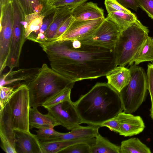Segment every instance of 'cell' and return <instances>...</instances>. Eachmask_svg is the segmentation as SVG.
<instances>
[{
  "label": "cell",
  "mask_w": 153,
  "mask_h": 153,
  "mask_svg": "<svg viewBox=\"0 0 153 153\" xmlns=\"http://www.w3.org/2000/svg\"><path fill=\"white\" fill-rule=\"evenodd\" d=\"M53 70L73 82L106 76L117 66L114 49L58 40L39 44Z\"/></svg>",
  "instance_id": "cell-1"
},
{
  "label": "cell",
  "mask_w": 153,
  "mask_h": 153,
  "mask_svg": "<svg viewBox=\"0 0 153 153\" xmlns=\"http://www.w3.org/2000/svg\"><path fill=\"white\" fill-rule=\"evenodd\" d=\"M82 123L99 126L123 111L119 92L106 82L97 83L74 102Z\"/></svg>",
  "instance_id": "cell-2"
},
{
  "label": "cell",
  "mask_w": 153,
  "mask_h": 153,
  "mask_svg": "<svg viewBox=\"0 0 153 153\" xmlns=\"http://www.w3.org/2000/svg\"><path fill=\"white\" fill-rule=\"evenodd\" d=\"M71 82L45 63L28 85L30 107L42 106L48 100L65 88L74 85Z\"/></svg>",
  "instance_id": "cell-3"
},
{
  "label": "cell",
  "mask_w": 153,
  "mask_h": 153,
  "mask_svg": "<svg viewBox=\"0 0 153 153\" xmlns=\"http://www.w3.org/2000/svg\"><path fill=\"white\" fill-rule=\"evenodd\" d=\"M148 27L138 19L121 31L114 48L117 65L128 64L148 36Z\"/></svg>",
  "instance_id": "cell-4"
},
{
  "label": "cell",
  "mask_w": 153,
  "mask_h": 153,
  "mask_svg": "<svg viewBox=\"0 0 153 153\" xmlns=\"http://www.w3.org/2000/svg\"><path fill=\"white\" fill-rule=\"evenodd\" d=\"M131 79L119 92L124 112L136 111L144 101L147 90L146 74L142 68L133 64L129 68Z\"/></svg>",
  "instance_id": "cell-5"
},
{
  "label": "cell",
  "mask_w": 153,
  "mask_h": 153,
  "mask_svg": "<svg viewBox=\"0 0 153 153\" xmlns=\"http://www.w3.org/2000/svg\"><path fill=\"white\" fill-rule=\"evenodd\" d=\"M8 103L14 130L30 131L29 118L30 107L28 86L22 85L15 89Z\"/></svg>",
  "instance_id": "cell-6"
},
{
  "label": "cell",
  "mask_w": 153,
  "mask_h": 153,
  "mask_svg": "<svg viewBox=\"0 0 153 153\" xmlns=\"http://www.w3.org/2000/svg\"><path fill=\"white\" fill-rule=\"evenodd\" d=\"M0 74L7 66L13 25V8L10 2L0 8Z\"/></svg>",
  "instance_id": "cell-7"
},
{
  "label": "cell",
  "mask_w": 153,
  "mask_h": 153,
  "mask_svg": "<svg viewBox=\"0 0 153 153\" xmlns=\"http://www.w3.org/2000/svg\"><path fill=\"white\" fill-rule=\"evenodd\" d=\"M121 32L116 24L106 18L93 33L79 40L86 44L113 49L116 46Z\"/></svg>",
  "instance_id": "cell-8"
},
{
  "label": "cell",
  "mask_w": 153,
  "mask_h": 153,
  "mask_svg": "<svg viewBox=\"0 0 153 153\" xmlns=\"http://www.w3.org/2000/svg\"><path fill=\"white\" fill-rule=\"evenodd\" d=\"M25 17L24 14L20 10H16L13 12L12 35L7 62V66L10 71L19 66L22 48L26 40L23 25Z\"/></svg>",
  "instance_id": "cell-9"
},
{
  "label": "cell",
  "mask_w": 153,
  "mask_h": 153,
  "mask_svg": "<svg viewBox=\"0 0 153 153\" xmlns=\"http://www.w3.org/2000/svg\"><path fill=\"white\" fill-rule=\"evenodd\" d=\"M59 124L71 130L82 123L80 117L74 102L67 100L46 109Z\"/></svg>",
  "instance_id": "cell-10"
},
{
  "label": "cell",
  "mask_w": 153,
  "mask_h": 153,
  "mask_svg": "<svg viewBox=\"0 0 153 153\" xmlns=\"http://www.w3.org/2000/svg\"><path fill=\"white\" fill-rule=\"evenodd\" d=\"M105 18L84 21L75 20L58 40H79L85 38L93 33Z\"/></svg>",
  "instance_id": "cell-11"
},
{
  "label": "cell",
  "mask_w": 153,
  "mask_h": 153,
  "mask_svg": "<svg viewBox=\"0 0 153 153\" xmlns=\"http://www.w3.org/2000/svg\"><path fill=\"white\" fill-rule=\"evenodd\" d=\"M39 68L35 67L10 71L1 75L0 86H10L16 89L22 85L28 86L37 76Z\"/></svg>",
  "instance_id": "cell-12"
},
{
  "label": "cell",
  "mask_w": 153,
  "mask_h": 153,
  "mask_svg": "<svg viewBox=\"0 0 153 153\" xmlns=\"http://www.w3.org/2000/svg\"><path fill=\"white\" fill-rule=\"evenodd\" d=\"M14 146L16 153H42L36 135L19 129L14 130Z\"/></svg>",
  "instance_id": "cell-13"
},
{
  "label": "cell",
  "mask_w": 153,
  "mask_h": 153,
  "mask_svg": "<svg viewBox=\"0 0 153 153\" xmlns=\"http://www.w3.org/2000/svg\"><path fill=\"white\" fill-rule=\"evenodd\" d=\"M120 123L119 134L124 137H130L139 134L145 128L144 121L139 116H135L124 111L117 115Z\"/></svg>",
  "instance_id": "cell-14"
},
{
  "label": "cell",
  "mask_w": 153,
  "mask_h": 153,
  "mask_svg": "<svg viewBox=\"0 0 153 153\" xmlns=\"http://www.w3.org/2000/svg\"><path fill=\"white\" fill-rule=\"evenodd\" d=\"M100 127L99 126H82L79 125L67 133L58 132L47 141L69 140L95 137L99 133V129Z\"/></svg>",
  "instance_id": "cell-15"
},
{
  "label": "cell",
  "mask_w": 153,
  "mask_h": 153,
  "mask_svg": "<svg viewBox=\"0 0 153 153\" xmlns=\"http://www.w3.org/2000/svg\"><path fill=\"white\" fill-rule=\"evenodd\" d=\"M76 7L74 6L70 5L59 7L55 8L52 22L44 34V42L53 40L60 27L72 15L74 9Z\"/></svg>",
  "instance_id": "cell-16"
},
{
  "label": "cell",
  "mask_w": 153,
  "mask_h": 153,
  "mask_svg": "<svg viewBox=\"0 0 153 153\" xmlns=\"http://www.w3.org/2000/svg\"><path fill=\"white\" fill-rule=\"evenodd\" d=\"M72 15L75 20L84 21L105 18L104 10L97 3L84 2L74 8Z\"/></svg>",
  "instance_id": "cell-17"
},
{
  "label": "cell",
  "mask_w": 153,
  "mask_h": 153,
  "mask_svg": "<svg viewBox=\"0 0 153 153\" xmlns=\"http://www.w3.org/2000/svg\"><path fill=\"white\" fill-rule=\"evenodd\" d=\"M107 83L119 93L129 83L131 79L129 69L119 66L106 76Z\"/></svg>",
  "instance_id": "cell-18"
},
{
  "label": "cell",
  "mask_w": 153,
  "mask_h": 153,
  "mask_svg": "<svg viewBox=\"0 0 153 153\" xmlns=\"http://www.w3.org/2000/svg\"><path fill=\"white\" fill-rule=\"evenodd\" d=\"M44 17L41 13L36 12L25 16L23 25L26 40L34 42Z\"/></svg>",
  "instance_id": "cell-19"
},
{
  "label": "cell",
  "mask_w": 153,
  "mask_h": 153,
  "mask_svg": "<svg viewBox=\"0 0 153 153\" xmlns=\"http://www.w3.org/2000/svg\"><path fill=\"white\" fill-rule=\"evenodd\" d=\"M30 129H39L42 127H54L60 125L56 119L49 113L43 114L38 111L37 107H30L29 113Z\"/></svg>",
  "instance_id": "cell-20"
},
{
  "label": "cell",
  "mask_w": 153,
  "mask_h": 153,
  "mask_svg": "<svg viewBox=\"0 0 153 153\" xmlns=\"http://www.w3.org/2000/svg\"><path fill=\"white\" fill-rule=\"evenodd\" d=\"M95 138H90L65 141L40 142L42 153H56L60 152L67 147L73 144L84 142L91 146L95 142Z\"/></svg>",
  "instance_id": "cell-21"
},
{
  "label": "cell",
  "mask_w": 153,
  "mask_h": 153,
  "mask_svg": "<svg viewBox=\"0 0 153 153\" xmlns=\"http://www.w3.org/2000/svg\"><path fill=\"white\" fill-rule=\"evenodd\" d=\"M0 133L6 137L14 146L15 134L13 118L8 102L0 110Z\"/></svg>",
  "instance_id": "cell-22"
},
{
  "label": "cell",
  "mask_w": 153,
  "mask_h": 153,
  "mask_svg": "<svg viewBox=\"0 0 153 153\" xmlns=\"http://www.w3.org/2000/svg\"><path fill=\"white\" fill-rule=\"evenodd\" d=\"M94 143L91 146L90 153H120V146L111 143L99 133Z\"/></svg>",
  "instance_id": "cell-23"
},
{
  "label": "cell",
  "mask_w": 153,
  "mask_h": 153,
  "mask_svg": "<svg viewBox=\"0 0 153 153\" xmlns=\"http://www.w3.org/2000/svg\"><path fill=\"white\" fill-rule=\"evenodd\" d=\"M152 61L153 40L152 38L148 36L128 65H131L133 63L137 65L143 62Z\"/></svg>",
  "instance_id": "cell-24"
},
{
  "label": "cell",
  "mask_w": 153,
  "mask_h": 153,
  "mask_svg": "<svg viewBox=\"0 0 153 153\" xmlns=\"http://www.w3.org/2000/svg\"><path fill=\"white\" fill-rule=\"evenodd\" d=\"M150 148L138 138L133 137L121 142L120 153H150Z\"/></svg>",
  "instance_id": "cell-25"
},
{
  "label": "cell",
  "mask_w": 153,
  "mask_h": 153,
  "mask_svg": "<svg viewBox=\"0 0 153 153\" xmlns=\"http://www.w3.org/2000/svg\"><path fill=\"white\" fill-rule=\"evenodd\" d=\"M116 24L121 31L128 27L137 19L135 14L117 11L108 13L107 17Z\"/></svg>",
  "instance_id": "cell-26"
},
{
  "label": "cell",
  "mask_w": 153,
  "mask_h": 153,
  "mask_svg": "<svg viewBox=\"0 0 153 153\" xmlns=\"http://www.w3.org/2000/svg\"><path fill=\"white\" fill-rule=\"evenodd\" d=\"M74 85L67 87L56 94L45 102L42 106L47 109L65 101L71 100V91Z\"/></svg>",
  "instance_id": "cell-27"
},
{
  "label": "cell",
  "mask_w": 153,
  "mask_h": 153,
  "mask_svg": "<svg viewBox=\"0 0 153 153\" xmlns=\"http://www.w3.org/2000/svg\"><path fill=\"white\" fill-rule=\"evenodd\" d=\"M55 12V9H51L44 14L45 17L43 23L38 32L35 42L39 44L44 42L45 33L52 22Z\"/></svg>",
  "instance_id": "cell-28"
},
{
  "label": "cell",
  "mask_w": 153,
  "mask_h": 153,
  "mask_svg": "<svg viewBox=\"0 0 153 153\" xmlns=\"http://www.w3.org/2000/svg\"><path fill=\"white\" fill-rule=\"evenodd\" d=\"M88 0H47L44 10L54 9L57 7L73 5L77 7Z\"/></svg>",
  "instance_id": "cell-29"
},
{
  "label": "cell",
  "mask_w": 153,
  "mask_h": 153,
  "mask_svg": "<svg viewBox=\"0 0 153 153\" xmlns=\"http://www.w3.org/2000/svg\"><path fill=\"white\" fill-rule=\"evenodd\" d=\"M91 145L82 142L71 145L61 151V153H90Z\"/></svg>",
  "instance_id": "cell-30"
},
{
  "label": "cell",
  "mask_w": 153,
  "mask_h": 153,
  "mask_svg": "<svg viewBox=\"0 0 153 153\" xmlns=\"http://www.w3.org/2000/svg\"><path fill=\"white\" fill-rule=\"evenodd\" d=\"M146 81L147 90L149 93L151 101L150 116L153 120V63H149L148 65Z\"/></svg>",
  "instance_id": "cell-31"
},
{
  "label": "cell",
  "mask_w": 153,
  "mask_h": 153,
  "mask_svg": "<svg viewBox=\"0 0 153 153\" xmlns=\"http://www.w3.org/2000/svg\"><path fill=\"white\" fill-rule=\"evenodd\" d=\"M0 89V109H1L8 102L15 89L10 86H1Z\"/></svg>",
  "instance_id": "cell-32"
},
{
  "label": "cell",
  "mask_w": 153,
  "mask_h": 153,
  "mask_svg": "<svg viewBox=\"0 0 153 153\" xmlns=\"http://www.w3.org/2000/svg\"><path fill=\"white\" fill-rule=\"evenodd\" d=\"M104 4L108 13L120 11L130 13L131 11L122 6L117 0H105Z\"/></svg>",
  "instance_id": "cell-33"
},
{
  "label": "cell",
  "mask_w": 153,
  "mask_h": 153,
  "mask_svg": "<svg viewBox=\"0 0 153 153\" xmlns=\"http://www.w3.org/2000/svg\"><path fill=\"white\" fill-rule=\"evenodd\" d=\"M38 129L36 131L37 133L36 135L40 142L47 141L58 132L52 128L42 127Z\"/></svg>",
  "instance_id": "cell-34"
},
{
  "label": "cell",
  "mask_w": 153,
  "mask_h": 153,
  "mask_svg": "<svg viewBox=\"0 0 153 153\" xmlns=\"http://www.w3.org/2000/svg\"><path fill=\"white\" fill-rule=\"evenodd\" d=\"M0 146L2 149L6 153H16L14 145L8 138L0 133Z\"/></svg>",
  "instance_id": "cell-35"
},
{
  "label": "cell",
  "mask_w": 153,
  "mask_h": 153,
  "mask_svg": "<svg viewBox=\"0 0 153 153\" xmlns=\"http://www.w3.org/2000/svg\"><path fill=\"white\" fill-rule=\"evenodd\" d=\"M138 7L141 8L153 19V0H136Z\"/></svg>",
  "instance_id": "cell-36"
},
{
  "label": "cell",
  "mask_w": 153,
  "mask_h": 153,
  "mask_svg": "<svg viewBox=\"0 0 153 153\" xmlns=\"http://www.w3.org/2000/svg\"><path fill=\"white\" fill-rule=\"evenodd\" d=\"M100 126L101 127H107L111 131L119 133L120 130V123L117 115L105 121Z\"/></svg>",
  "instance_id": "cell-37"
},
{
  "label": "cell",
  "mask_w": 153,
  "mask_h": 153,
  "mask_svg": "<svg viewBox=\"0 0 153 153\" xmlns=\"http://www.w3.org/2000/svg\"><path fill=\"white\" fill-rule=\"evenodd\" d=\"M75 20V19L71 15L65 20L60 27L56 36L52 41L59 39L61 35L66 31L69 26Z\"/></svg>",
  "instance_id": "cell-38"
},
{
  "label": "cell",
  "mask_w": 153,
  "mask_h": 153,
  "mask_svg": "<svg viewBox=\"0 0 153 153\" xmlns=\"http://www.w3.org/2000/svg\"><path fill=\"white\" fill-rule=\"evenodd\" d=\"M25 16L33 13L30 0H16Z\"/></svg>",
  "instance_id": "cell-39"
},
{
  "label": "cell",
  "mask_w": 153,
  "mask_h": 153,
  "mask_svg": "<svg viewBox=\"0 0 153 153\" xmlns=\"http://www.w3.org/2000/svg\"><path fill=\"white\" fill-rule=\"evenodd\" d=\"M47 0H30L34 12L41 13L46 5Z\"/></svg>",
  "instance_id": "cell-40"
},
{
  "label": "cell",
  "mask_w": 153,
  "mask_h": 153,
  "mask_svg": "<svg viewBox=\"0 0 153 153\" xmlns=\"http://www.w3.org/2000/svg\"><path fill=\"white\" fill-rule=\"evenodd\" d=\"M118 2L124 7L130 8L137 11L138 7L136 0H117Z\"/></svg>",
  "instance_id": "cell-41"
},
{
  "label": "cell",
  "mask_w": 153,
  "mask_h": 153,
  "mask_svg": "<svg viewBox=\"0 0 153 153\" xmlns=\"http://www.w3.org/2000/svg\"><path fill=\"white\" fill-rule=\"evenodd\" d=\"M10 0H0V7L8 3Z\"/></svg>",
  "instance_id": "cell-42"
},
{
  "label": "cell",
  "mask_w": 153,
  "mask_h": 153,
  "mask_svg": "<svg viewBox=\"0 0 153 153\" xmlns=\"http://www.w3.org/2000/svg\"><path fill=\"white\" fill-rule=\"evenodd\" d=\"M152 39H153V38H152Z\"/></svg>",
  "instance_id": "cell-43"
}]
</instances>
